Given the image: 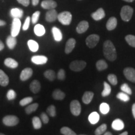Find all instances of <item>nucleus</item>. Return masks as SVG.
<instances>
[{"mask_svg": "<svg viewBox=\"0 0 135 135\" xmlns=\"http://www.w3.org/2000/svg\"><path fill=\"white\" fill-rule=\"evenodd\" d=\"M103 53L105 58L110 61H114L117 58L115 47L109 40L106 41L103 44Z\"/></svg>", "mask_w": 135, "mask_h": 135, "instance_id": "nucleus-1", "label": "nucleus"}, {"mask_svg": "<svg viewBox=\"0 0 135 135\" xmlns=\"http://www.w3.org/2000/svg\"><path fill=\"white\" fill-rule=\"evenodd\" d=\"M133 13V9L129 6H124L121 8L120 16L124 21H129Z\"/></svg>", "mask_w": 135, "mask_h": 135, "instance_id": "nucleus-2", "label": "nucleus"}, {"mask_svg": "<svg viewBox=\"0 0 135 135\" xmlns=\"http://www.w3.org/2000/svg\"><path fill=\"white\" fill-rule=\"evenodd\" d=\"M58 21L63 25H69L72 20V15L69 11H63L58 15Z\"/></svg>", "mask_w": 135, "mask_h": 135, "instance_id": "nucleus-3", "label": "nucleus"}, {"mask_svg": "<svg viewBox=\"0 0 135 135\" xmlns=\"http://www.w3.org/2000/svg\"><path fill=\"white\" fill-rule=\"evenodd\" d=\"M86 66V63L84 61L75 60L72 61L70 65V68L73 71H81Z\"/></svg>", "mask_w": 135, "mask_h": 135, "instance_id": "nucleus-4", "label": "nucleus"}, {"mask_svg": "<svg viewBox=\"0 0 135 135\" xmlns=\"http://www.w3.org/2000/svg\"><path fill=\"white\" fill-rule=\"evenodd\" d=\"M21 26V23L20 19L18 18H13L12 25H11V35L12 36L16 37L20 33V28Z\"/></svg>", "mask_w": 135, "mask_h": 135, "instance_id": "nucleus-5", "label": "nucleus"}, {"mask_svg": "<svg viewBox=\"0 0 135 135\" xmlns=\"http://www.w3.org/2000/svg\"><path fill=\"white\" fill-rule=\"evenodd\" d=\"M3 122L7 126H14L19 123V119L16 116L8 115L3 118Z\"/></svg>", "mask_w": 135, "mask_h": 135, "instance_id": "nucleus-6", "label": "nucleus"}, {"mask_svg": "<svg viewBox=\"0 0 135 135\" xmlns=\"http://www.w3.org/2000/svg\"><path fill=\"white\" fill-rule=\"evenodd\" d=\"M70 111L74 116H79L81 111V106L78 100H73L70 103Z\"/></svg>", "mask_w": 135, "mask_h": 135, "instance_id": "nucleus-7", "label": "nucleus"}, {"mask_svg": "<svg viewBox=\"0 0 135 135\" xmlns=\"http://www.w3.org/2000/svg\"><path fill=\"white\" fill-rule=\"evenodd\" d=\"M99 40V36L98 35H91L86 40V44L89 48H93L97 46Z\"/></svg>", "mask_w": 135, "mask_h": 135, "instance_id": "nucleus-8", "label": "nucleus"}, {"mask_svg": "<svg viewBox=\"0 0 135 135\" xmlns=\"http://www.w3.org/2000/svg\"><path fill=\"white\" fill-rule=\"evenodd\" d=\"M124 76L131 82L135 83V70L133 68H126L123 71Z\"/></svg>", "mask_w": 135, "mask_h": 135, "instance_id": "nucleus-9", "label": "nucleus"}, {"mask_svg": "<svg viewBox=\"0 0 135 135\" xmlns=\"http://www.w3.org/2000/svg\"><path fill=\"white\" fill-rule=\"evenodd\" d=\"M58 13L55 9H50L46 13V20L48 22H53L58 18Z\"/></svg>", "mask_w": 135, "mask_h": 135, "instance_id": "nucleus-10", "label": "nucleus"}, {"mask_svg": "<svg viewBox=\"0 0 135 135\" xmlns=\"http://www.w3.org/2000/svg\"><path fill=\"white\" fill-rule=\"evenodd\" d=\"M41 7L46 9H53L57 6V3L53 0H44L41 2Z\"/></svg>", "mask_w": 135, "mask_h": 135, "instance_id": "nucleus-11", "label": "nucleus"}, {"mask_svg": "<svg viewBox=\"0 0 135 135\" xmlns=\"http://www.w3.org/2000/svg\"><path fill=\"white\" fill-rule=\"evenodd\" d=\"M31 61L36 65H44L48 61V58L45 56H33L31 58Z\"/></svg>", "mask_w": 135, "mask_h": 135, "instance_id": "nucleus-12", "label": "nucleus"}, {"mask_svg": "<svg viewBox=\"0 0 135 135\" xmlns=\"http://www.w3.org/2000/svg\"><path fill=\"white\" fill-rule=\"evenodd\" d=\"M33 75V70L30 68H26L21 71L20 75V80L21 81H26L31 77Z\"/></svg>", "mask_w": 135, "mask_h": 135, "instance_id": "nucleus-13", "label": "nucleus"}, {"mask_svg": "<svg viewBox=\"0 0 135 135\" xmlns=\"http://www.w3.org/2000/svg\"><path fill=\"white\" fill-rule=\"evenodd\" d=\"M105 16V12L103 8H99L97 10V11L91 14L92 18L95 21H99V20H102L103 18Z\"/></svg>", "mask_w": 135, "mask_h": 135, "instance_id": "nucleus-14", "label": "nucleus"}, {"mask_svg": "<svg viewBox=\"0 0 135 135\" xmlns=\"http://www.w3.org/2000/svg\"><path fill=\"white\" fill-rule=\"evenodd\" d=\"M76 45V40L74 38H70L68 40L66 43L65 53L66 54L70 53L73 50Z\"/></svg>", "mask_w": 135, "mask_h": 135, "instance_id": "nucleus-15", "label": "nucleus"}, {"mask_svg": "<svg viewBox=\"0 0 135 135\" xmlns=\"http://www.w3.org/2000/svg\"><path fill=\"white\" fill-rule=\"evenodd\" d=\"M89 28V23L86 21H82L79 23L76 28V31L78 33L81 34L87 31Z\"/></svg>", "mask_w": 135, "mask_h": 135, "instance_id": "nucleus-16", "label": "nucleus"}, {"mask_svg": "<svg viewBox=\"0 0 135 135\" xmlns=\"http://www.w3.org/2000/svg\"><path fill=\"white\" fill-rule=\"evenodd\" d=\"M10 15H11V16L13 18L21 19L23 16V9H20V8H13L10 11Z\"/></svg>", "mask_w": 135, "mask_h": 135, "instance_id": "nucleus-17", "label": "nucleus"}, {"mask_svg": "<svg viewBox=\"0 0 135 135\" xmlns=\"http://www.w3.org/2000/svg\"><path fill=\"white\" fill-rule=\"evenodd\" d=\"M116 26H117V20L114 17H111L109 18L106 25V28L109 31L115 29Z\"/></svg>", "mask_w": 135, "mask_h": 135, "instance_id": "nucleus-18", "label": "nucleus"}, {"mask_svg": "<svg viewBox=\"0 0 135 135\" xmlns=\"http://www.w3.org/2000/svg\"><path fill=\"white\" fill-rule=\"evenodd\" d=\"M111 126L113 128L114 130L119 131L123 129L124 128V124L123 121L120 119H116L115 120L113 121V122L112 123Z\"/></svg>", "mask_w": 135, "mask_h": 135, "instance_id": "nucleus-19", "label": "nucleus"}, {"mask_svg": "<svg viewBox=\"0 0 135 135\" xmlns=\"http://www.w3.org/2000/svg\"><path fill=\"white\" fill-rule=\"evenodd\" d=\"M52 33H53L54 39L56 41H61L63 38V35H62L61 31L59 28L56 27H53L52 28Z\"/></svg>", "mask_w": 135, "mask_h": 135, "instance_id": "nucleus-20", "label": "nucleus"}, {"mask_svg": "<svg viewBox=\"0 0 135 135\" xmlns=\"http://www.w3.org/2000/svg\"><path fill=\"white\" fill-rule=\"evenodd\" d=\"M30 88L33 93H37L41 89V84L38 80H34L30 84Z\"/></svg>", "mask_w": 135, "mask_h": 135, "instance_id": "nucleus-21", "label": "nucleus"}, {"mask_svg": "<svg viewBox=\"0 0 135 135\" xmlns=\"http://www.w3.org/2000/svg\"><path fill=\"white\" fill-rule=\"evenodd\" d=\"M9 83V78L3 70H0V84L3 86H6Z\"/></svg>", "mask_w": 135, "mask_h": 135, "instance_id": "nucleus-22", "label": "nucleus"}, {"mask_svg": "<svg viewBox=\"0 0 135 135\" xmlns=\"http://www.w3.org/2000/svg\"><path fill=\"white\" fill-rule=\"evenodd\" d=\"M34 32H35V35L38 36H42L45 34V28L43 25L38 24L34 28Z\"/></svg>", "mask_w": 135, "mask_h": 135, "instance_id": "nucleus-23", "label": "nucleus"}, {"mask_svg": "<svg viewBox=\"0 0 135 135\" xmlns=\"http://www.w3.org/2000/svg\"><path fill=\"white\" fill-rule=\"evenodd\" d=\"M94 94L91 91H86L84 93L83 96L82 100L84 104H89L90 103L91 101H92L93 98Z\"/></svg>", "mask_w": 135, "mask_h": 135, "instance_id": "nucleus-24", "label": "nucleus"}, {"mask_svg": "<svg viewBox=\"0 0 135 135\" xmlns=\"http://www.w3.org/2000/svg\"><path fill=\"white\" fill-rule=\"evenodd\" d=\"M53 98L56 100H62L65 98V93L60 89H56L53 93Z\"/></svg>", "mask_w": 135, "mask_h": 135, "instance_id": "nucleus-25", "label": "nucleus"}, {"mask_svg": "<svg viewBox=\"0 0 135 135\" xmlns=\"http://www.w3.org/2000/svg\"><path fill=\"white\" fill-rule=\"evenodd\" d=\"M17 43V40L16 37L9 36L6 39V44H7V46H8V48L11 50H13L14 49V48L16 46Z\"/></svg>", "mask_w": 135, "mask_h": 135, "instance_id": "nucleus-26", "label": "nucleus"}, {"mask_svg": "<svg viewBox=\"0 0 135 135\" xmlns=\"http://www.w3.org/2000/svg\"><path fill=\"white\" fill-rule=\"evenodd\" d=\"M4 63L6 66L11 68H16L18 67V62H17L16 60L10 58H6V60H4Z\"/></svg>", "mask_w": 135, "mask_h": 135, "instance_id": "nucleus-27", "label": "nucleus"}, {"mask_svg": "<svg viewBox=\"0 0 135 135\" xmlns=\"http://www.w3.org/2000/svg\"><path fill=\"white\" fill-rule=\"evenodd\" d=\"M96 66H97V70L101 71L108 68V64L104 60H100L98 61L97 63H96Z\"/></svg>", "mask_w": 135, "mask_h": 135, "instance_id": "nucleus-28", "label": "nucleus"}, {"mask_svg": "<svg viewBox=\"0 0 135 135\" xmlns=\"http://www.w3.org/2000/svg\"><path fill=\"white\" fill-rule=\"evenodd\" d=\"M28 46L32 52H36L39 49L38 43L32 40H30L28 41Z\"/></svg>", "mask_w": 135, "mask_h": 135, "instance_id": "nucleus-29", "label": "nucleus"}, {"mask_svg": "<svg viewBox=\"0 0 135 135\" xmlns=\"http://www.w3.org/2000/svg\"><path fill=\"white\" fill-rule=\"evenodd\" d=\"M88 119L89 122L91 123V124H96V123L98 122L99 119V115L97 112H93L92 113L89 114Z\"/></svg>", "mask_w": 135, "mask_h": 135, "instance_id": "nucleus-30", "label": "nucleus"}, {"mask_svg": "<svg viewBox=\"0 0 135 135\" xmlns=\"http://www.w3.org/2000/svg\"><path fill=\"white\" fill-rule=\"evenodd\" d=\"M44 76H45L46 78L48 79V80L51 81H53L56 78L55 72L51 70L46 71L44 73Z\"/></svg>", "mask_w": 135, "mask_h": 135, "instance_id": "nucleus-31", "label": "nucleus"}, {"mask_svg": "<svg viewBox=\"0 0 135 135\" xmlns=\"http://www.w3.org/2000/svg\"><path fill=\"white\" fill-rule=\"evenodd\" d=\"M111 86H109V84L106 82H104V89L102 93H101V95L103 97H108L109 96L111 93Z\"/></svg>", "mask_w": 135, "mask_h": 135, "instance_id": "nucleus-32", "label": "nucleus"}, {"mask_svg": "<svg viewBox=\"0 0 135 135\" xmlns=\"http://www.w3.org/2000/svg\"><path fill=\"white\" fill-rule=\"evenodd\" d=\"M32 122H33V125L35 129H40L42 126V123L41 121L40 120V119L37 116H35L32 119Z\"/></svg>", "mask_w": 135, "mask_h": 135, "instance_id": "nucleus-33", "label": "nucleus"}, {"mask_svg": "<svg viewBox=\"0 0 135 135\" xmlns=\"http://www.w3.org/2000/svg\"><path fill=\"white\" fill-rule=\"evenodd\" d=\"M38 108V103H33L27 106L25 109V111L27 114H31L32 113L35 111Z\"/></svg>", "mask_w": 135, "mask_h": 135, "instance_id": "nucleus-34", "label": "nucleus"}, {"mask_svg": "<svg viewBox=\"0 0 135 135\" xmlns=\"http://www.w3.org/2000/svg\"><path fill=\"white\" fill-rule=\"evenodd\" d=\"M60 132L63 135H76L75 131H73L71 129L66 127V126L61 128V129H60Z\"/></svg>", "mask_w": 135, "mask_h": 135, "instance_id": "nucleus-35", "label": "nucleus"}, {"mask_svg": "<svg viewBox=\"0 0 135 135\" xmlns=\"http://www.w3.org/2000/svg\"><path fill=\"white\" fill-rule=\"evenodd\" d=\"M107 129V125L106 124H103L101 126H99L98 128L96 129L94 131V134L95 135H101L105 132Z\"/></svg>", "mask_w": 135, "mask_h": 135, "instance_id": "nucleus-36", "label": "nucleus"}, {"mask_svg": "<svg viewBox=\"0 0 135 135\" xmlns=\"http://www.w3.org/2000/svg\"><path fill=\"white\" fill-rule=\"evenodd\" d=\"M125 40L129 46L135 48V36L129 35L125 37Z\"/></svg>", "mask_w": 135, "mask_h": 135, "instance_id": "nucleus-37", "label": "nucleus"}, {"mask_svg": "<svg viewBox=\"0 0 135 135\" xmlns=\"http://www.w3.org/2000/svg\"><path fill=\"white\" fill-rule=\"evenodd\" d=\"M116 97H117V98L124 101V102H127L130 99L129 98V95L124 92H120L119 93H118L117 95H116Z\"/></svg>", "mask_w": 135, "mask_h": 135, "instance_id": "nucleus-38", "label": "nucleus"}, {"mask_svg": "<svg viewBox=\"0 0 135 135\" xmlns=\"http://www.w3.org/2000/svg\"><path fill=\"white\" fill-rule=\"evenodd\" d=\"M120 88H121V90L123 92L128 94V95H131V94H132V91H131V89L129 88V86H128V84H126V83L123 84L121 86Z\"/></svg>", "mask_w": 135, "mask_h": 135, "instance_id": "nucleus-39", "label": "nucleus"}, {"mask_svg": "<svg viewBox=\"0 0 135 135\" xmlns=\"http://www.w3.org/2000/svg\"><path fill=\"white\" fill-rule=\"evenodd\" d=\"M108 80L109 82L112 84V85L115 86L118 84V79L117 77L114 74H109L108 76Z\"/></svg>", "mask_w": 135, "mask_h": 135, "instance_id": "nucleus-40", "label": "nucleus"}, {"mask_svg": "<svg viewBox=\"0 0 135 135\" xmlns=\"http://www.w3.org/2000/svg\"><path fill=\"white\" fill-rule=\"evenodd\" d=\"M99 109H100V111L101 112V113L106 114L109 112V106L107 103H103L101 104L100 107H99Z\"/></svg>", "mask_w": 135, "mask_h": 135, "instance_id": "nucleus-41", "label": "nucleus"}, {"mask_svg": "<svg viewBox=\"0 0 135 135\" xmlns=\"http://www.w3.org/2000/svg\"><path fill=\"white\" fill-rule=\"evenodd\" d=\"M47 113L51 117H55L56 114V108L54 105H50L49 107L47 108Z\"/></svg>", "mask_w": 135, "mask_h": 135, "instance_id": "nucleus-42", "label": "nucleus"}, {"mask_svg": "<svg viewBox=\"0 0 135 135\" xmlns=\"http://www.w3.org/2000/svg\"><path fill=\"white\" fill-rule=\"evenodd\" d=\"M32 101H33V98L31 97H26L20 101V104L22 106H24L31 103Z\"/></svg>", "mask_w": 135, "mask_h": 135, "instance_id": "nucleus-43", "label": "nucleus"}, {"mask_svg": "<svg viewBox=\"0 0 135 135\" xmlns=\"http://www.w3.org/2000/svg\"><path fill=\"white\" fill-rule=\"evenodd\" d=\"M6 97H7L8 100H13V99L16 98V93L13 89H10V90L8 91L7 94H6Z\"/></svg>", "mask_w": 135, "mask_h": 135, "instance_id": "nucleus-44", "label": "nucleus"}, {"mask_svg": "<svg viewBox=\"0 0 135 135\" xmlns=\"http://www.w3.org/2000/svg\"><path fill=\"white\" fill-rule=\"evenodd\" d=\"M40 11H36L35 13H33V15H32L31 17V21L33 24H36V23L38 22L39 18H40Z\"/></svg>", "mask_w": 135, "mask_h": 135, "instance_id": "nucleus-45", "label": "nucleus"}, {"mask_svg": "<svg viewBox=\"0 0 135 135\" xmlns=\"http://www.w3.org/2000/svg\"><path fill=\"white\" fill-rule=\"evenodd\" d=\"M65 77H66V74H65V70H63V69H61V70H59L58 75H57V78H58V80H64L65 79Z\"/></svg>", "mask_w": 135, "mask_h": 135, "instance_id": "nucleus-46", "label": "nucleus"}, {"mask_svg": "<svg viewBox=\"0 0 135 135\" xmlns=\"http://www.w3.org/2000/svg\"><path fill=\"white\" fill-rule=\"evenodd\" d=\"M30 20H31V18H30V16L27 17V18H26V20H25V23L23 26V30H24V31H26V30H28V28H29Z\"/></svg>", "mask_w": 135, "mask_h": 135, "instance_id": "nucleus-47", "label": "nucleus"}, {"mask_svg": "<svg viewBox=\"0 0 135 135\" xmlns=\"http://www.w3.org/2000/svg\"><path fill=\"white\" fill-rule=\"evenodd\" d=\"M41 120L43 121V123L45 124H47L49 122V118L48 115L45 113H43L41 114Z\"/></svg>", "mask_w": 135, "mask_h": 135, "instance_id": "nucleus-48", "label": "nucleus"}, {"mask_svg": "<svg viewBox=\"0 0 135 135\" xmlns=\"http://www.w3.org/2000/svg\"><path fill=\"white\" fill-rule=\"evenodd\" d=\"M17 1L24 6H26V7L28 6L30 3V0H17Z\"/></svg>", "mask_w": 135, "mask_h": 135, "instance_id": "nucleus-49", "label": "nucleus"}, {"mask_svg": "<svg viewBox=\"0 0 135 135\" xmlns=\"http://www.w3.org/2000/svg\"><path fill=\"white\" fill-rule=\"evenodd\" d=\"M39 2H40V0H32V4H33V6L38 5Z\"/></svg>", "mask_w": 135, "mask_h": 135, "instance_id": "nucleus-50", "label": "nucleus"}, {"mask_svg": "<svg viewBox=\"0 0 135 135\" xmlns=\"http://www.w3.org/2000/svg\"><path fill=\"white\" fill-rule=\"evenodd\" d=\"M132 113L135 119V103L133 104L132 106Z\"/></svg>", "mask_w": 135, "mask_h": 135, "instance_id": "nucleus-51", "label": "nucleus"}, {"mask_svg": "<svg viewBox=\"0 0 135 135\" xmlns=\"http://www.w3.org/2000/svg\"><path fill=\"white\" fill-rule=\"evenodd\" d=\"M4 44H3V42L0 40V51L3 50V49H4Z\"/></svg>", "mask_w": 135, "mask_h": 135, "instance_id": "nucleus-52", "label": "nucleus"}, {"mask_svg": "<svg viewBox=\"0 0 135 135\" xmlns=\"http://www.w3.org/2000/svg\"><path fill=\"white\" fill-rule=\"evenodd\" d=\"M6 25V22L3 21V20H0V26H4V25Z\"/></svg>", "mask_w": 135, "mask_h": 135, "instance_id": "nucleus-53", "label": "nucleus"}, {"mask_svg": "<svg viewBox=\"0 0 135 135\" xmlns=\"http://www.w3.org/2000/svg\"><path fill=\"white\" fill-rule=\"evenodd\" d=\"M128 133L127 132V131H124V132H123L121 133V134H120L119 135H128Z\"/></svg>", "mask_w": 135, "mask_h": 135, "instance_id": "nucleus-54", "label": "nucleus"}, {"mask_svg": "<svg viewBox=\"0 0 135 135\" xmlns=\"http://www.w3.org/2000/svg\"><path fill=\"white\" fill-rule=\"evenodd\" d=\"M104 135H113V134H112V133H111L109 132V131H108V132L104 133Z\"/></svg>", "mask_w": 135, "mask_h": 135, "instance_id": "nucleus-55", "label": "nucleus"}, {"mask_svg": "<svg viewBox=\"0 0 135 135\" xmlns=\"http://www.w3.org/2000/svg\"><path fill=\"white\" fill-rule=\"evenodd\" d=\"M123 1H126V2H129V3H130V2H133V1H134V0H123Z\"/></svg>", "mask_w": 135, "mask_h": 135, "instance_id": "nucleus-56", "label": "nucleus"}, {"mask_svg": "<svg viewBox=\"0 0 135 135\" xmlns=\"http://www.w3.org/2000/svg\"><path fill=\"white\" fill-rule=\"evenodd\" d=\"M0 135H5V134H3V133H0Z\"/></svg>", "mask_w": 135, "mask_h": 135, "instance_id": "nucleus-57", "label": "nucleus"}, {"mask_svg": "<svg viewBox=\"0 0 135 135\" xmlns=\"http://www.w3.org/2000/svg\"><path fill=\"white\" fill-rule=\"evenodd\" d=\"M81 135H84V134H81Z\"/></svg>", "mask_w": 135, "mask_h": 135, "instance_id": "nucleus-58", "label": "nucleus"}, {"mask_svg": "<svg viewBox=\"0 0 135 135\" xmlns=\"http://www.w3.org/2000/svg\"><path fill=\"white\" fill-rule=\"evenodd\" d=\"M79 1H80V0H79Z\"/></svg>", "mask_w": 135, "mask_h": 135, "instance_id": "nucleus-59", "label": "nucleus"}]
</instances>
